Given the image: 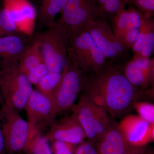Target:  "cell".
<instances>
[{
    "mask_svg": "<svg viewBox=\"0 0 154 154\" xmlns=\"http://www.w3.org/2000/svg\"><path fill=\"white\" fill-rule=\"evenodd\" d=\"M82 91L114 119L129 114L134 102L143 94L131 84L118 67L108 61L99 72L85 75Z\"/></svg>",
    "mask_w": 154,
    "mask_h": 154,
    "instance_id": "1",
    "label": "cell"
},
{
    "mask_svg": "<svg viewBox=\"0 0 154 154\" xmlns=\"http://www.w3.org/2000/svg\"><path fill=\"white\" fill-rule=\"evenodd\" d=\"M67 51L69 61L85 75L99 72L107 62L85 26L72 32Z\"/></svg>",
    "mask_w": 154,
    "mask_h": 154,
    "instance_id": "2",
    "label": "cell"
},
{
    "mask_svg": "<svg viewBox=\"0 0 154 154\" xmlns=\"http://www.w3.org/2000/svg\"><path fill=\"white\" fill-rule=\"evenodd\" d=\"M71 33L58 20L33 39L41 48L49 71L63 72L69 63L68 45Z\"/></svg>",
    "mask_w": 154,
    "mask_h": 154,
    "instance_id": "3",
    "label": "cell"
},
{
    "mask_svg": "<svg viewBox=\"0 0 154 154\" xmlns=\"http://www.w3.org/2000/svg\"><path fill=\"white\" fill-rule=\"evenodd\" d=\"M0 87L5 104L19 112L24 110L33 89L19 68V62L0 65Z\"/></svg>",
    "mask_w": 154,
    "mask_h": 154,
    "instance_id": "4",
    "label": "cell"
},
{
    "mask_svg": "<svg viewBox=\"0 0 154 154\" xmlns=\"http://www.w3.org/2000/svg\"><path fill=\"white\" fill-rule=\"evenodd\" d=\"M18 112L5 104L0 107V128L7 154L22 152L29 140V125Z\"/></svg>",
    "mask_w": 154,
    "mask_h": 154,
    "instance_id": "5",
    "label": "cell"
},
{
    "mask_svg": "<svg viewBox=\"0 0 154 154\" xmlns=\"http://www.w3.org/2000/svg\"><path fill=\"white\" fill-rule=\"evenodd\" d=\"M72 109L82 127L87 138L96 143L109 126L110 117L107 111L83 93L80 95L78 104Z\"/></svg>",
    "mask_w": 154,
    "mask_h": 154,
    "instance_id": "6",
    "label": "cell"
},
{
    "mask_svg": "<svg viewBox=\"0 0 154 154\" xmlns=\"http://www.w3.org/2000/svg\"><path fill=\"white\" fill-rule=\"evenodd\" d=\"M29 127V137L42 133L56 121L57 111L54 104L36 90H33L25 105Z\"/></svg>",
    "mask_w": 154,
    "mask_h": 154,
    "instance_id": "7",
    "label": "cell"
},
{
    "mask_svg": "<svg viewBox=\"0 0 154 154\" xmlns=\"http://www.w3.org/2000/svg\"><path fill=\"white\" fill-rule=\"evenodd\" d=\"M85 26L107 61L113 63L125 58L128 49L116 38L107 19L99 17Z\"/></svg>",
    "mask_w": 154,
    "mask_h": 154,
    "instance_id": "8",
    "label": "cell"
},
{
    "mask_svg": "<svg viewBox=\"0 0 154 154\" xmlns=\"http://www.w3.org/2000/svg\"><path fill=\"white\" fill-rule=\"evenodd\" d=\"M84 77L79 69L69 61L54 95V103L58 114L72 109L74 106L82 89Z\"/></svg>",
    "mask_w": 154,
    "mask_h": 154,
    "instance_id": "9",
    "label": "cell"
},
{
    "mask_svg": "<svg viewBox=\"0 0 154 154\" xmlns=\"http://www.w3.org/2000/svg\"><path fill=\"white\" fill-rule=\"evenodd\" d=\"M59 19L71 32L102 17L95 0H63Z\"/></svg>",
    "mask_w": 154,
    "mask_h": 154,
    "instance_id": "10",
    "label": "cell"
},
{
    "mask_svg": "<svg viewBox=\"0 0 154 154\" xmlns=\"http://www.w3.org/2000/svg\"><path fill=\"white\" fill-rule=\"evenodd\" d=\"M98 154H145L146 146H138L129 142L122 134L115 119L110 116L106 131L96 143Z\"/></svg>",
    "mask_w": 154,
    "mask_h": 154,
    "instance_id": "11",
    "label": "cell"
},
{
    "mask_svg": "<svg viewBox=\"0 0 154 154\" xmlns=\"http://www.w3.org/2000/svg\"><path fill=\"white\" fill-rule=\"evenodd\" d=\"M117 67L139 92H146L154 87L153 57L145 58L133 56L122 67Z\"/></svg>",
    "mask_w": 154,
    "mask_h": 154,
    "instance_id": "12",
    "label": "cell"
},
{
    "mask_svg": "<svg viewBox=\"0 0 154 154\" xmlns=\"http://www.w3.org/2000/svg\"><path fill=\"white\" fill-rule=\"evenodd\" d=\"M127 140L135 146H146L154 140V124H150L136 114H127L118 122Z\"/></svg>",
    "mask_w": 154,
    "mask_h": 154,
    "instance_id": "13",
    "label": "cell"
},
{
    "mask_svg": "<svg viewBox=\"0 0 154 154\" xmlns=\"http://www.w3.org/2000/svg\"><path fill=\"white\" fill-rule=\"evenodd\" d=\"M45 136L49 142L61 141L79 145L87 138L82 127L74 112L56 120Z\"/></svg>",
    "mask_w": 154,
    "mask_h": 154,
    "instance_id": "14",
    "label": "cell"
},
{
    "mask_svg": "<svg viewBox=\"0 0 154 154\" xmlns=\"http://www.w3.org/2000/svg\"><path fill=\"white\" fill-rule=\"evenodd\" d=\"M33 40L22 32L0 37V65L19 62Z\"/></svg>",
    "mask_w": 154,
    "mask_h": 154,
    "instance_id": "15",
    "label": "cell"
},
{
    "mask_svg": "<svg viewBox=\"0 0 154 154\" xmlns=\"http://www.w3.org/2000/svg\"><path fill=\"white\" fill-rule=\"evenodd\" d=\"M143 14L134 7H131L123 9L111 18L112 30L116 38L121 42L128 31L140 28Z\"/></svg>",
    "mask_w": 154,
    "mask_h": 154,
    "instance_id": "16",
    "label": "cell"
},
{
    "mask_svg": "<svg viewBox=\"0 0 154 154\" xmlns=\"http://www.w3.org/2000/svg\"><path fill=\"white\" fill-rule=\"evenodd\" d=\"M44 62L39 44L33 39L32 43L25 50L20 57L19 68L22 73L27 75L33 69Z\"/></svg>",
    "mask_w": 154,
    "mask_h": 154,
    "instance_id": "17",
    "label": "cell"
},
{
    "mask_svg": "<svg viewBox=\"0 0 154 154\" xmlns=\"http://www.w3.org/2000/svg\"><path fill=\"white\" fill-rule=\"evenodd\" d=\"M63 0H42L38 12L40 23L48 28L54 24L56 16L60 13Z\"/></svg>",
    "mask_w": 154,
    "mask_h": 154,
    "instance_id": "18",
    "label": "cell"
},
{
    "mask_svg": "<svg viewBox=\"0 0 154 154\" xmlns=\"http://www.w3.org/2000/svg\"><path fill=\"white\" fill-rule=\"evenodd\" d=\"M62 76L63 72L48 71L36 85V90L54 103V95Z\"/></svg>",
    "mask_w": 154,
    "mask_h": 154,
    "instance_id": "19",
    "label": "cell"
},
{
    "mask_svg": "<svg viewBox=\"0 0 154 154\" xmlns=\"http://www.w3.org/2000/svg\"><path fill=\"white\" fill-rule=\"evenodd\" d=\"M49 141L42 133L29 137L22 152L25 154H52Z\"/></svg>",
    "mask_w": 154,
    "mask_h": 154,
    "instance_id": "20",
    "label": "cell"
},
{
    "mask_svg": "<svg viewBox=\"0 0 154 154\" xmlns=\"http://www.w3.org/2000/svg\"><path fill=\"white\" fill-rule=\"evenodd\" d=\"M1 26L4 36L21 32L13 17L11 10L7 4L2 1L1 12Z\"/></svg>",
    "mask_w": 154,
    "mask_h": 154,
    "instance_id": "21",
    "label": "cell"
},
{
    "mask_svg": "<svg viewBox=\"0 0 154 154\" xmlns=\"http://www.w3.org/2000/svg\"><path fill=\"white\" fill-rule=\"evenodd\" d=\"M154 50V21L152 18L149 23L143 45L140 52L135 56L150 58Z\"/></svg>",
    "mask_w": 154,
    "mask_h": 154,
    "instance_id": "22",
    "label": "cell"
},
{
    "mask_svg": "<svg viewBox=\"0 0 154 154\" xmlns=\"http://www.w3.org/2000/svg\"><path fill=\"white\" fill-rule=\"evenodd\" d=\"M133 108L140 118L149 124H154V104L138 100L134 102Z\"/></svg>",
    "mask_w": 154,
    "mask_h": 154,
    "instance_id": "23",
    "label": "cell"
},
{
    "mask_svg": "<svg viewBox=\"0 0 154 154\" xmlns=\"http://www.w3.org/2000/svg\"><path fill=\"white\" fill-rule=\"evenodd\" d=\"M51 143L52 154H75L78 146L61 141H54Z\"/></svg>",
    "mask_w": 154,
    "mask_h": 154,
    "instance_id": "24",
    "label": "cell"
},
{
    "mask_svg": "<svg viewBox=\"0 0 154 154\" xmlns=\"http://www.w3.org/2000/svg\"><path fill=\"white\" fill-rule=\"evenodd\" d=\"M128 4L132 5L148 17L154 14V0H130Z\"/></svg>",
    "mask_w": 154,
    "mask_h": 154,
    "instance_id": "25",
    "label": "cell"
},
{
    "mask_svg": "<svg viewBox=\"0 0 154 154\" xmlns=\"http://www.w3.org/2000/svg\"><path fill=\"white\" fill-rule=\"evenodd\" d=\"M49 70L45 62L39 64L26 75L32 85H36Z\"/></svg>",
    "mask_w": 154,
    "mask_h": 154,
    "instance_id": "26",
    "label": "cell"
},
{
    "mask_svg": "<svg viewBox=\"0 0 154 154\" xmlns=\"http://www.w3.org/2000/svg\"><path fill=\"white\" fill-rule=\"evenodd\" d=\"M75 154H98L96 143L88 139L84 140L78 145Z\"/></svg>",
    "mask_w": 154,
    "mask_h": 154,
    "instance_id": "27",
    "label": "cell"
},
{
    "mask_svg": "<svg viewBox=\"0 0 154 154\" xmlns=\"http://www.w3.org/2000/svg\"><path fill=\"white\" fill-rule=\"evenodd\" d=\"M0 154H7L4 136H3L1 128H0Z\"/></svg>",
    "mask_w": 154,
    "mask_h": 154,
    "instance_id": "28",
    "label": "cell"
},
{
    "mask_svg": "<svg viewBox=\"0 0 154 154\" xmlns=\"http://www.w3.org/2000/svg\"><path fill=\"white\" fill-rule=\"evenodd\" d=\"M5 104V100L3 97L2 93L0 87V107Z\"/></svg>",
    "mask_w": 154,
    "mask_h": 154,
    "instance_id": "29",
    "label": "cell"
},
{
    "mask_svg": "<svg viewBox=\"0 0 154 154\" xmlns=\"http://www.w3.org/2000/svg\"><path fill=\"white\" fill-rule=\"evenodd\" d=\"M2 8V1H0V37L4 36V33H3L2 30V26H1V12Z\"/></svg>",
    "mask_w": 154,
    "mask_h": 154,
    "instance_id": "30",
    "label": "cell"
},
{
    "mask_svg": "<svg viewBox=\"0 0 154 154\" xmlns=\"http://www.w3.org/2000/svg\"><path fill=\"white\" fill-rule=\"evenodd\" d=\"M145 154H154L153 152L151 151L150 152H146Z\"/></svg>",
    "mask_w": 154,
    "mask_h": 154,
    "instance_id": "31",
    "label": "cell"
},
{
    "mask_svg": "<svg viewBox=\"0 0 154 154\" xmlns=\"http://www.w3.org/2000/svg\"><path fill=\"white\" fill-rule=\"evenodd\" d=\"M17 154H25V153L23 152H21L19 153H18Z\"/></svg>",
    "mask_w": 154,
    "mask_h": 154,
    "instance_id": "32",
    "label": "cell"
},
{
    "mask_svg": "<svg viewBox=\"0 0 154 154\" xmlns=\"http://www.w3.org/2000/svg\"><path fill=\"white\" fill-rule=\"evenodd\" d=\"M124 1H125V2H127V4H128V2H129L130 0H124Z\"/></svg>",
    "mask_w": 154,
    "mask_h": 154,
    "instance_id": "33",
    "label": "cell"
},
{
    "mask_svg": "<svg viewBox=\"0 0 154 154\" xmlns=\"http://www.w3.org/2000/svg\"><path fill=\"white\" fill-rule=\"evenodd\" d=\"M28 1H30V0H28Z\"/></svg>",
    "mask_w": 154,
    "mask_h": 154,
    "instance_id": "34",
    "label": "cell"
}]
</instances>
